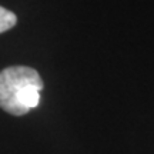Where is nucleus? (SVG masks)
Here are the masks:
<instances>
[{"label":"nucleus","mask_w":154,"mask_h":154,"mask_svg":"<svg viewBox=\"0 0 154 154\" xmlns=\"http://www.w3.org/2000/svg\"><path fill=\"white\" fill-rule=\"evenodd\" d=\"M17 23V17L14 13L0 6V33H5L11 27H14Z\"/></svg>","instance_id":"obj_2"},{"label":"nucleus","mask_w":154,"mask_h":154,"mask_svg":"<svg viewBox=\"0 0 154 154\" xmlns=\"http://www.w3.org/2000/svg\"><path fill=\"white\" fill-rule=\"evenodd\" d=\"M43 80L34 69L11 66L0 72V109L13 116H24L40 103Z\"/></svg>","instance_id":"obj_1"}]
</instances>
